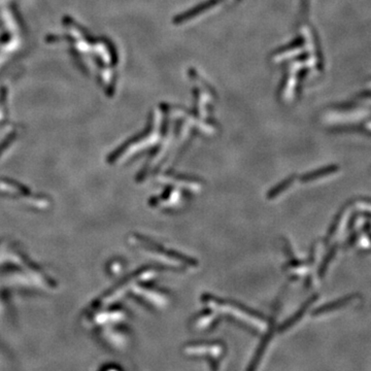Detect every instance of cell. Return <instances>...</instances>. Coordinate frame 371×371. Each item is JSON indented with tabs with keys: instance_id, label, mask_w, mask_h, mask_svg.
Listing matches in <instances>:
<instances>
[{
	"instance_id": "1",
	"label": "cell",
	"mask_w": 371,
	"mask_h": 371,
	"mask_svg": "<svg viewBox=\"0 0 371 371\" xmlns=\"http://www.w3.org/2000/svg\"><path fill=\"white\" fill-rule=\"evenodd\" d=\"M294 183H295L294 177L287 178L286 180L283 181V183H280L277 186H275L274 189H271V191L268 194V198L269 199H275V198H277L279 195L287 192L288 190L294 185Z\"/></svg>"
},
{
	"instance_id": "2",
	"label": "cell",
	"mask_w": 371,
	"mask_h": 371,
	"mask_svg": "<svg viewBox=\"0 0 371 371\" xmlns=\"http://www.w3.org/2000/svg\"><path fill=\"white\" fill-rule=\"evenodd\" d=\"M331 171H332L331 167H328V168H325V169H320L318 171L308 173V175H306V176H305L302 178V180H304V181H311L313 179H318L320 177H323L325 176H328Z\"/></svg>"
}]
</instances>
